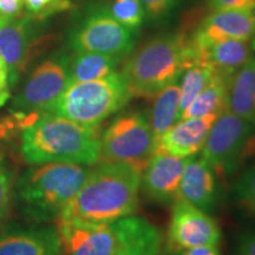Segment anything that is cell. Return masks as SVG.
Segmentation results:
<instances>
[{"instance_id":"cell-6","label":"cell","mask_w":255,"mask_h":255,"mask_svg":"<svg viewBox=\"0 0 255 255\" xmlns=\"http://www.w3.org/2000/svg\"><path fill=\"white\" fill-rule=\"evenodd\" d=\"M101 152L98 163L128 164L143 171L157 151L148 115L139 110L117 115L101 132Z\"/></svg>"},{"instance_id":"cell-9","label":"cell","mask_w":255,"mask_h":255,"mask_svg":"<svg viewBox=\"0 0 255 255\" xmlns=\"http://www.w3.org/2000/svg\"><path fill=\"white\" fill-rule=\"evenodd\" d=\"M69 59V56L58 53L36 66L13 98L11 113H49L70 84Z\"/></svg>"},{"instance_id":"cell-25","label":"cell","mask_w":255,"mask_h":255,"mask_svg":"<svg viewBox=\"0 0 255 255\" xmlns=\"http://www.w3.org/2000/svg\"><path fill=\"white\" fill-rule=\"evenodd\" d=\"M233 197L245 214L255 219V161L235 181Z\"/></svg>"},{"instance_id":"cell-12","label":"cell","mask_w":255,"mask_h":255,"mask_svg":"<svg viewBox=\"0 0 255 255\" xmlns=\"http://www.w3.org/2000/svg\"><path fill=\"white\" fill-rule=\"evenodd\" d=\"M31 19V15L0 18V56L8 68L11 88L25 71L37 45Z\"/></svg>"},{"instance_id":"cell-33","label":"cell","mask_w":255,"mask_h":255,"mask_svg":"<svg viewBox=\"0 0 255 255\" xmlns=\"http://www.w3.org/2000/svg\"><path fill=\"white\" fill-rule=\"evenodd\" d=\"M237 255H255V232L246 233L240 238Z\"/></svg>"},{"instance_id":"cell-35","label":"cell","mask_w":255,"mask_h":255,"mask_svg":"<svg viewBox=\"0 0 255 255\" xmlns=\"http://www.w3.org/2000/svg\"><path fill=\"white\" fill-rule=\"evenodd\" d=\"M161 255H180V253H175V252H171V251L167 250V248H164V250L162 251Z\"/></svg>"},{"instance_id":"cell-17","label":"cell","mask_w":255,"mask_h":255,"mask_svg":"<svg viewBox=\"0 0 255 255\" xmlns=\"http://www.w3.org/2000/svg\"><path fill=\"white\" fill-rule=\"evenodd\" d=\"M218 116L181 119L158 138L157 151L189 158L202 150L207 136Z\"/></svg>"},{"instance_id":"cell-23","label":"cell","mask_w":255,"mask_h":255,"mask_svg":"<svg viewBox=\"0 0 255 255\" xmlns=\"http://www.w3.org/2000/svg\"><path fill=\"white\" fill-rule=\"evenodd\" d=\"M121 58L97 52H76L69 59L70 83L104 78L116 71Z\"/></svg>"},{"instance_id":"cell-5","label":"cell","mask_w":255,"mask_h":255,"mask_svg":"<svg viewBox=\"0 0 255 255\" xmlns=\"http://www.w3.org/2000/svg\"><path fill=\"white\" fill-rule=\"evenodd\" d=\"M132 98L123 75L115 71L104 78L70 83L49 113L85 127H100Z\"/></svg>"},{"instance_id":"cell-30","label":"cell","mask_w":255,"mask_h":255,"mask_svg":"<svg viewBox=\"0 0 255 255\" xmlns=\"http://www.w3.org/2000/svg\"><path fill=\"white\" fill-rule=\"evenodd\" d=\"M213 11L219 9H251L255 0H207Z\"/></svg>"},{"instance_id":"cell-21","label":"cell","mask_w":255,"mask_h":255,"mask_svg":"<svg viewBox=\"0 0 255 255\" xmlns=\"http://www.w3.org/2000/svg\"><path fill=\"white\" fill-rule=\"evenodd\" d=\"M228 79L216 73L206 88L183 111L180 120L212 115L219 116L223 111L228 110Z\"/></svg>"},{"instance_id":"cell-19","label":"cell","mask_w":255,"mask_h":255,"mask_svg":"<svg viewBox=\"0 0 255 255\" xmlns=\"http://www.w3.org/2000/svg\"><path fill=\"white\" fill-rule=\"evenodd\" d=\"M193 47L199 60L209 63L216 73L226 78H231L233 73L253 57L250 41L246 40L223 39L205 47Z\"/></svg>"},{"instance_id":"cell-10","label":"cell","mask_w":255,"mask_h":255,"mask_svg":"<svg viewBox=\"0 0 255 255\" xmlns=\"http://www.w3.org/2000/svg\"><path fill=\"white\" fill-rule=\"evenodd\" d=\"M221 229L209 213L184 201H176L168 226L165 248L175 253L200 246H218Z\"/></svg>"},{"instance_id":"cell-16","label":"cell","mask_w":255,"mask_h":255,"mask_svg":"<svg viewBox=\"0 0 255 255\" xmlns=\"http://www.w3.org/2000/svg\"><path fill=\"white\" fill-rule=\"evenodd\" d=\"M219 183L214 169L202 156L187 158L178 187L177 201H184L210 213L218 202Z\"/></svg>"},{"instance_id":"cell-28","label":"cell","mask_w":255,"mask_h":255,"mask_svg":"<svg viewBox=\"0 0 255 255\" xmlns=\"http://www.w3.org/2000/svg\"><path fill=\"white\" fill-rule=\"evenodd\" d=\"M12 195V173L6 159L0 151V222L8 213Z\"/></svg>"},{"instance_id":"cell-32","label":"cell","mask_w":255,"mask_h":255,"mask_svg":"<svg viewBox=\"0 0 255 255\" xmlns=\"http://www.w3.org/2000/svg\"><path fill=\"white\" fill-rule=\"evenodd\" d=\"M24 0H0V18H15L20 14Z\"/></svg>"},{"instance_id":"cell-4","label":"cell","mask_w":255,"mask_h":255,"mask_svg":"<svg viewBox=\"0 0 255 255\" xmlns=\"http://www.w3.org/2000/svg\"><path fill=\"white\" fill-rule=\"evenodd\" d=\"M193 63L189 38L181 33L162 34L135 51L121 73L132 97L152 98L177 81L183 70Z\"/></svg>"},{"instance_id":"cell-36","label":"cell","mask_w":255,"mask_h":255,"mask_svg":"<svg viewBox=\"0 0 255 255\" xmlns=\"http://www.w3.org/2000/svg\"><path fill=\"white\" fill-rule=\"evenodd\" d=\"M251 12H252V15H253V19H254V21H255V2L253 4V6H252Z\"/></svg>"},{"instance_id":"cell-8","label":"cell","mask_w":255,"mask_h":255,"mask_svg":"<svg viewBox=\"0 0 255 255\" xmlns=\"http://www.w3.org/2000/svg\"><path fill=\"white\" fill-rule=\"evenodd\" d=\"M135 31L122 25L107 7H97L72 28L69 44L76 52H97L123 59L135 46Z\"/></svg>"},{"instance_id":"cell-22","label":"cell","mask_w":255,"mask_h":255,"mask_svg":"<svg viewBox=\"0 0 255 255\" xmlns=\"http://www.w3.org/2000/svg\"><path fill=\"white\" fill-rule=\"evenodd\" d=\"M180 79V78H178ZM175 81L152 97V104L148 115L149 123L158 138L178 121L180 108V83Z\"/></svg>"},{"instance_id":"cell-2","label":"cell","mask_w":255,"mask_h":255,"mask_svg":"<svg viewBox=\"0 0 255 255\" xmlns=\"http://www.w3.org/2000/svg\"><path fill=\"white\" fill-rule=\"evenodd\" d=\"M100 127H85L53 113H41L20 131V150L30 164H97Z\"/></svg>"},{"instance_id":"cell-31","label":"cell","mask_w":255,"mask_h":255,"mask_svg":"<svg viewBox=\"0 0 255 255\" xmlns=\"http://www.w3.org/2000/svg\"><path fill=\"white\" fill-rule=\"evenodd\" d=\"M11 97V84H9V72L5 60L0 56V107L6 104Z\"/></svg>"},{"instance_id":"cell-24","label":"cell","mask_w":255,"mask_h":255,"mask_svg":"<svg viewBox=\"0 0 255 255\" xmlns=\"http://www.w3.org/2000/svg\"><path fill=\"white\" fill-rule=\"evenodd\" d=\"M216 75L214 68L209 63L196 62L190 64L181 73L180 79V108H178V120L189 104L195 100L206 85Z\"/></svg>"},{"instance_id":"cell-20","label":"cell","mask_w":255,"mask_h":255,"mask_svg":"<svg viewBox=\"0 0 255 255\" xmlns=\"http://www.w3.org/2000/svg\"><path fill=\"white\" fill-rule=\"evenodd\" d=\"M228 110L255 126V57L228 79Z\"/></svg>"},{"instance_id":"cell-15","label":"cell","mask_w":255,"mask_h":255,"mask_svg":"<svg viewBox=\"0 0 255 255\" xmlns=\"http://www.w3.org/2000/svg\"><path fill=\"white\" fill-rule=\"evenodd\" d=\"M63 251L57 226L11 227L0 233V255H62Z\"/></svg>"},{"instance_id":"cell-29","label":"cell","mask_w":255,"mask_h":255,"mask_svg":"<svg viewBox=\"0 0 255 255\" xmlns=\"http://www.w3.org/2000/svg\"><path fill=\"white\" fill-rule=\"evenodd\" d=\"M151 19H162L171 12L177 0H139Z\"/></svg>"},{"instance_id":"cell-13","label":"cell","mask_w":255,"mask_h":255,"mask_svg":"<svg viewBox=\"0 0 255 255\" xmlns=\"http://www.w3.org/2000/svg\"><path fill=\"white\" fill-rule=\"evenodd\" d=\"M186 161L187 158L156 151L142 171L141 190L143 194L159 205L176 202Z\"/></svg>"},{"instance_id":"cell-27","label":"cell","mask_w":255,"mask_h":255,"mask_svg":"<svg viewBox=\"0 0 255 255\" xmlns=\"http://www.w3.org/2000/svg\"><path fill=\"white\" fill-rule=\"evenodd\" d=\"M27 12L32 18L44 19L71 7L70 0H24Z\"/></svg>"},{"instance_id":"cell-11","label":"cell","mask_w":255,"mask_h":255,"mask_svg":"<svg viewBox=\"0 0 255 255\" xmlns=\"http://www.w3.org/2000/svg\"><path fill=\"white\" fill-rule=\"evenodd\" d=\"M64 250L69 255H116L120 238L116 222L84 225L68 220L57 221Z\"/></svg>"},{"instance_id":"cell-3","label":"cell","mask_w":255,"mask_h":255,"mask_svg":"<svg viewBox=\"0 0 255 255\" xmlns=\"http://www.w3.org/2000/svg\"><path fill=\"white\" fill-rule=\"evenodd\" d=\"M89 171L88 165L75 163L32 164L20 174L13 187L19 213L34 225L58 221Z\"/></svg>"},{"instance_id":"cell-7","label":"cell","mask_w":255,"mask_h":255,"mask_svg":"<svg viewBox=\"0 0 255 255\" xmlns=\"http://www.w3.org/2000/svg\"><path fill=\"white\" fill-rule=\"evenodd\" d=\"M201 154L218 176H233L255 155V126L223 111L210 128Z\"/></svg>"},{"instance_id":"cell-14","label":"cell","mask_w":255,"mask_h":255,"mask_svg":"<svg viewBox=\"0 0 255 255\" xmlns=\"http://www.w3.org/2000/svg\"><path fill=\"white\" fill-rule=\"evenodd\" d=\"M254 36L255 21L251 9H219L203 19L190 41L194 46L205 47L223 39L250 41Z\"/></svg>"},{"instance_id":"cell-18","label":"cell","mask_w":255,"mask_h":255,"mask_svg":"<svg viewBox=\"0 0 255 255\" xmlns=\"http://www.w3.org/2000/svg\"><path fill=\"white\" fill-rule=\"evenodd\" d=\"M120 245L116 255H161L163 233L148 220L128 216L116 222Z\"/></svg>"},{"instance_id":"cell-26","label":"cell","mask_w":255,"mask_h":255,"mask_svg":"<svg viewBox=\"0 0 255 255\" xmlns=\"http://www.w3.org/2000/svg\"><path fill=\"white\" fill-rule=\"evenodd\" d=\"M107 8L119 23L133 31L141 26L145 14L139 0H114Z\"/></svg>"},{"instance_id":"cell-34","label":"cell","mask_w":255,"mask_h":255,"mask_svg":"<svg viewBox=\"0 0 255 255\" xmlns=\"http://www.w3.org/2000/svg\"><path fill=\"white\" fill-rule=\"evenodd\" d=\"M180 255H222L218 246H200L181 252Z\"/></svg>"},{"instance_id":"cell-1","label":"cell","mask_w":255,"mask_h":255,"mask_svg":"<svg viewBox=\"0 0 255 255\" xmlns=\"http://www.w3.org/2000/svg\"><path fill=\"white\" fill-rule=\"evenodd\" d=\"M138 169L121 163H100L58 220L84 225H109L133 215L139 202Z\"/></svg>"}]
</instances>
